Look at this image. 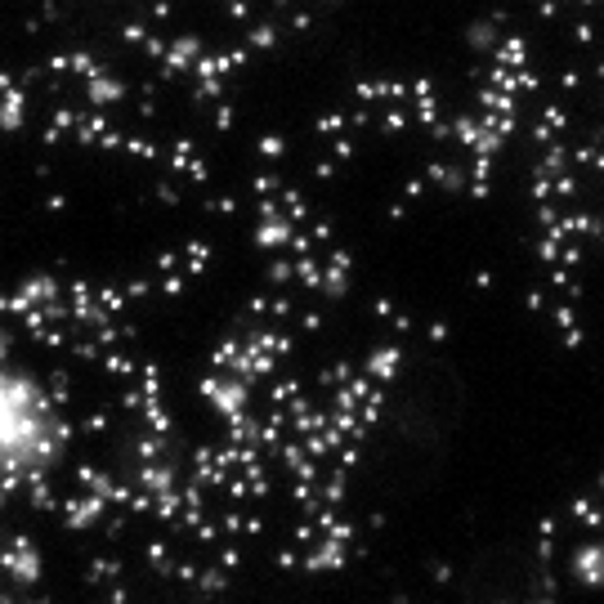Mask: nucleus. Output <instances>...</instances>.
<instances>
[{"instance_id": "1", "label": "nucleus", "mask_w": 604, "mask_h": 604, "mask_svg": "<svg viewBox=\"0 0 604 604\" xmlns=\"http://www.w3.org/2000/svg\"><path fill=\"white\" fill-rule=\"evenodd\" d=\"M63 439L50 394L27 372L0 367V479H27L50 466Z\"/></svg>"}]
</instances>
